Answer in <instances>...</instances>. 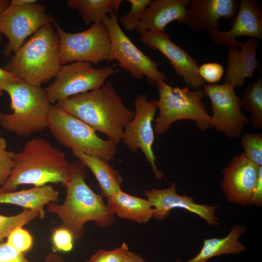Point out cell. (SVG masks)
Masks as SVG:
<instances>
[{"label":"cell","instance_id":"cell-2","mask_svg":"<svg viewBox=\"0 0 262 262\" xmlns=\"http://www.w3.org/2000/svg\"><path fill=\"white\" fill-rule=\"evenodd\" d=\"M56 104L95 131L105 133L109 140L116 145L122 140L125 126L134 115L110 82L100 88L74 95Z\"/></svg>","mask_w":262,"mask_h":262},{"label":"cell","instance_id":"cell-34","mask_svg":"<svg viewBox=\"0 0 262 262\" xmlns=\"http://www.w3.org/2000/svg\"><path fill=\"white\" fill-rule=\"evenodd\" d=\"M198 72L205 82L210 84H214L221 79L224 73V69L218 63H207L199 66Z\"/></svg>","mask_w":262,"mask_h":262},{"label":"cell","instance_id":"cell-17","mask_svg":"<svg viewBox=\"0 0 262 262\" xmlns=\"http://www.w3.org/2000/svg\"><path fill=\"white\" fill-rule=\"evenodd\" d=\"M240 1L236 0H191L187 6L186 24L193 32L218 31L221 18L232 24Z\"/></svg>","mask_w":262,"mask_h":262},{"label":"cell","instance_id":"cell-25","mask_svg":"<svg viewBox=\"0 0 262 262\" xmlns=\"http://www.w3.org/2000/svg\"><path fill=\"white\" fill-rule=\"evenodd\" d=\"M122 0H68L69 8L77 10L82 21L87 25L102 22L111 12H117Z\"/></svg>","mask_w":262,"mask_h":262},{"label":"cell","instance_id":"cell-27","mask_svg":"<svg viewBox=\"0 0 262 262\" xmlns=\"http://www.w3.org/2000/svg\"><path fill=\"white\" fill-rule=\"evenodd\" d=\"M39 216L38 212L28 209H24L21 213L14 215L0 214V241L7 237L15 229L22 227Z\"/></svg>","mask_w":262,"mask_h":262},{"label":"cell","instance_id":"cell-7","mask_svg":"<svg viewBox=\"0 0 262 262\" xmlns=\"http://www.w3.org/2000/svg\"><path fill=\"white\" fill-rule=\"evenodd\" d=\"M48 128L59 143L72 150L107 162L112 160L116 154L117 145L101 139L93 129L56 104L51 106L49 110Z\"/></svg>","mask_w":262,"mask_h":262},{"label":"cell","instance_id":"cell-20","mask_svg":"<svg viewBox=\"0 0 262 262\" xmlns=\"http://www.w3.org/2000/svg\"><path fill=\"white\" fill-rule=\"evenodd\" d=\"M259 43L258 39L251 38L245 43H239L240 51L229 47L225 82L230 83L234 87H242L246 78L253 77L258 65L256 52Z\"/></svg>","mask_w":262,"mask_h":262},{"label":"cell","instance_id":"cell-37","mask_svg":"<svg viewBox=\"0 0 262 262\" xmlns=\"http://www.w3.org/2000/svg\"><path fill=\"white\" fill-rule=\"evenodd\" d=\"M261 206L262 205V172L260 174L257 184L254 189L252 205Z\"/></svg>","mask_w":262,"mask_h":262},{"label":"cell","instance_id":"cell-10","mask_svg":"<svg viewBox=\"0 0 262 262\" xmlns=\"http://www.w3.org/2000/svg\"><path fill=\"white\" fill-rule=\"evenodd\" d=\"M115 65L95 68L91 63L75 62L62 65L53 82L45 89L51 103L101 87L106 79L118 72Z\"/></svg>","mask_w":262,"mask_h":262},{"label":"cell","instance_id":"cell-18","mask_svg":"<svg viewBox=\"0 0 262 262\" xmlns=\"http://www.w3.org/2000/svg\"><path fill=\"white\" fill-rule=\"evenodd\" d=\"M231 25L227 31H207L215 45H227L236 49L240 42L236 38L248 36L262 39V11L252 0L240 1L237 15Z\"/></svg>","mask_w":262,"mask_h":262},{"label":"cell","instance_id":"cell-32","mask_svg":"<svg viewBox=\"0 0 262 262\" xmlns=\"http://www.w3.org/2000/svg\"><path fill=\"white\" fill-rule=\"evenodd\" d=\"M7 242L18 251L23 253L32 247L33 237L26 229L18 227L8 235Z\"/></svg>","mask_w":262,"mask_h":262},{"label":"cell","instance_id":"cell-28","mask_svg":"<svg viewBox=\"0 0 262 262\" xmlns=\"http://www.w3.org/2000/svg\"><path fill=\"white\" fill-rule=\"evenodd\" d=\"M246 158L256 164L262 166V134L247 133L241 139Z\"/></svg>","mask_w":262,"mask_h":262},{"label":"cell","instance_id":"cell-16","mask_svg":"<svg viewBox=\"0 0 262 262\" xmlns=\"http://www.w3.org/2000/svg\"><path fill=\"white\" fill-rule=\"evenodd\" d=\"M176 186L173 181L167 188L145 191L144 195L154 209L153 218L159 221H163L169 216L172 209L179 208L197 214L209 225H219L218 218L215 215L217 206L197 204L192 196L178 194Z\"/></svg>","mask_w":262,"mask_h":262},{"label":"cell","instance_id":"cell-23","mask_svg":"<svg viewBox=\"0 0 262 262\" xmlns=\"http://www.w3.org/2000/svg\"><path fill=\"white\" fill-rule=\"evenodd\" d=\"M246 228L240 225H234L229 233L224 237L213 238L203 240L199 252L193 258L182 262L179 259L175 262H207L215 256L223 254H237L246 250V246L239 241Z\"/></svg>","mask_w":262,"mask_h":262},{"label":"cell","instance_id":"cell-29","mask_svg":"<svg viewBox=\"0 0 262 262\" xmlns=\"http://www.w3.org/2000/svg\"><path fill=\"white\" fill-rule=\"evenodd\" d=\"M127 1L131 4V9L127 14L119 17L118 22L127 31L136 30L143 14L151 0H128Z\"/></svg>","mask_w":262,"mask_h":262},{"label":"cell","instance_id":"cell-11","mask_svg":"<svg viewBox=\"0 0 262 262\" xmlns=\"http://www.w3.org/2000/svg\"><path fill=\"white\" fill-rule=\"evenodd\" d=\"M53 17L46 13L44 5L37 2L23 6H9L0 13V34L8 40L3 53L8 57L15 53L43 25L52 22Z\"/></svg>","mask_w":262,"mask_h":262},{"label":"cell","instance_id":"cell-30","mask_svg":"<svg viewBox=\"0 0 262 262\" xmlns=\"http://www.w3.org/2000/svg\"><path fill=\"white\" fill-rule=\"evenodd\" d=\"M128 250V245L123 243L111 250L99 249L84 262H123Z\"/></svg>","mask_w":262,"mask_h":262},{"label":"cell","instance_id":"cell-14","mask_svg":"<svg viewBox=\"0 0 262 262\" xmlns=\"http://www.w3.org/2000/svg\"><path fill=\"white\" fill-rule=\"evenodd\" d=\"M141 41L153 49H157L166 57L177 74L183 79L187 87L198 89L205 85L200 77L199 66L187 51L174 43L165 32H151L136 29Z\"/></svg>","mask_w":262,"mask_h":262},{"label":"cell","instance_id":"cell-22","mask_svg":"<svg viewBox=\"0 0 262 262\" xmlns=\"http://www.w3.org/2000/svg\"><path fill=\"white\" fill-rule=\"evenodd\" d=\"M106 204L115 215L141 224L148 222L154 213L147 199L129 195L121 189L107 198Z\"/></svg>","mask_w":262,"mask_h":262},{"label":"cell","instance_id":"cell-3","mask_svg":"<svg viewBox=\"0 0 262 262\" xmlns=\"http://www.w3.org/2000/svg\"><path fill=\"white\" fill-rule=\"evenodd\" d=\"M14 162L8 180L0 186V193L15 191L23 184L40 186L61 183L66 186L70 164L63 151L44 138L28 141L20 152L15 153Z\"/></svg>","mask_w":262,"mask_h":262},{"label":"cell","instance_id":"cell-15","mask_svg":"<svg viewBox=\"0 0 262 262\" xmlns=\"http://www.w3.org/2000/svg\"><path fill=\"white\" fill-rule=\"evenodd\" d=\"M262 172V166L250 161L244 153L235 156L222 171L221 187L227 200L252 205L253 192Z\"/></svg>","mask_w":262,"mask_h":262},{"label":"cell","instance_id":"cell-21","mask_svg":"<svg viewBox=\"0 0 262 262\" xmlns=\"http://www.w3.org/2000/svg\"><path fill=\"white\" fill-rule=\"evenodd\" d=\"M59 195V191L48 184L18 191L0 193V204H13L37 212L39 218L44 219V206L50 202L56 203Z\"/></svg>","mask_w":262,"mask_h":262},{"label":"cell","instance_id":"cell-38","mask_svg":"<svg viewBox=\"0 0 262 262\" xmlns=\"http://www.w3.org/2000/svg\"><path fill=\"white\" fill-rule=\"evenodd\" d=\"M123 262H146L139 254L135 252L127 251Z\"/></svg>","mask_w":262,"mask_h":262},{"label":"cell","instance_id":"cell-35","mask_svg":"<svg viewBox=\"0 0 262 262\" xmlns=\"http://www.w3.org/2000/svg\"><path fill=\"white\" fill-rule=\"evenodd\" d=\"M0 262H29L22 253L7 242L0 243Z\"/></svg>","mask_w":262,"mask_h":262},{"label":"cell","instance_id":"cell-5","mask_svg":"<svg viewBox=\"0 0 262 262\" xmlns=\"http://www.w3.org/2000/svg\"><path fill=\"white\" fill-rule=\"evenodd\" d=\"M12 113H0V125L17 135L28 137L48 128L51 107L45 89L23 81L5 85Z\"/></svg>","mask_w":262,"mask_h":262},{"label":"cell","instance_id":"cell-42","mask_svg":"<svg viewBox=\"0 0 262 262\" xmlns=\"http://www.w3.org/2000/svg\"><path fill=\"white\" fill-rule=\"evenodd\" d=\"M1 39H2V37H1V34H0V44L1 42Z\"/></svg>","mask_w":262,"mask_h":262},{"label":"cell","instance_id":"cell-40","mask_svg":"<svg viewBox=\"0 0 262 262\" xmlns=\"http://www.w3.org/2000/svg\"><path fill=\"white\" fill-rule=\"evenodd\" d=\"M37 2L36 0H11L10 4L14 6H23L33 4Z\"/></svg>","mask_w":262,"mask_h":262},{"label":"cell","instance_id":"cell-39","mask_svg":"<svg viewBox=\"0 0 262 262\" xmlns=\"http://www.w3.org/2000/svg\"><path fill=\"white\" fill-rule=\"evenodd\" d=\"M45 262H66L64 258L57 254L50 253L45 259Z\"/></svg>","mask_w":262,"mask_h":262},{"label":"cell","instance_id":"cell-9","mask_svg":"<svg viewBox=\"0 0 262 262\" xmlns=\"http://www.w3.org/2000/svg\"><path fill=\"white\" fill-rule=\"evenodd\" d=\"M109 34L110 51L109 62H119L122 68L137 79L146 76L148 83L156 85L166 79L158 64L141 51L123 32L118 22L117 12H111L103 19Z\"/></svg>","mask_w":262,"mask_h":262},{"label":"cell","instance_id":"cell-36","mask_svg":"<svg viewBox=\"0 0 262 262\" xmlns=\"http://www.w3.org/2000/svg\"><path fill=\"white\" fill-rule=\"evenodd\" d=\"M23 81L15 74L0 67V97L3 94V86L8 84L18 83Z\"/></svg>","mask_w":262,"mask_h":262},{"label":"cell","instance_id":"cell-33","mask_svg":"<svg viewBox=\"0 0 262 262\" xmlns=\"http://www.w3.org/2000/svg\"><path fill=\"white\" fill-rule=\"evenodd\" d=\"M73 237L66 229L61 226L56 229L52 235L53 251H69L73 248Z\"/></svg>","mask_w":262,"mask_h":262},{"label":"cell","instance_id":"cell-24","mask_svg":"<svg viewBox=\"0 0 262 262\" xmlns=\"http://www.w3.org/2000/svg\"><path fill=\"white\" fill-rule=\"evenodd\" d=\"M72 151L78 160L92 172L98 183L103 196L108 198L120 189L122 177L118 171L108 162L77 150Z\"/></svg>","mask_w":262,"mask_h":262},{"label":"cell","instance_id":"cell-1","mask_svg":"<svg viewBox=\"0 0 262 262\" xmlns=\"http://www.w3.org/2000/svg\"><path fill=\"white\" fill-rule=\"evenodd\" d=\"M70 165L65 201L62 204L49 203L47 211L56 214L61 220V226L78 240L83 236L86 222L94 221L99 228H107L115 220V215L104 202L103 196L95 193L86 184L83 164L78 160Z\"/></svg>","mask_w":262,"mask_h":262},{"label":"cell","instance_id":"cell-8","mask_svg":"<svg viewBox=\"0 0 262 262\" xmlns=\"http://www.w3.org/2000/svg\"><path fill=\"white\" fill-rule=\"evenodd\" d=\"M53 23L60 40L59 61L61 65L73 62L97 65L109 62L110 39L103 22L93 24L83 32L71 33L64 31L54 18Z\"/></svg>","mask_w":262,"mask_h":262},{"label":"cell","instance_id":"cell-6","mask_svg":"<svg viewBox=\"0 0 262 262\" xmlns=\"http://www.w3.org/2000/svg\"><path fill=\"white\" fill-rule=\"evenodd\" d=\"M156 85L159 94L156 102L160 114L154 131L158 134L165 133L174 122L180 120L195 121L198 129L203 132L213 127L212 116L203 102L206 96L204 90L172 86L161 81Z\"/></svg>","mask_w":262,"mask_h":262},{"label":"cell","instance_id":"cell-13","mask_svg":"<svg viewBox=\"0 0 262 262\" xmlns=\"http://www.w3.org/2000/svg\"><path fill=\"white\" fill-rule=\"evenodd\" d=\"M134 105V115L124 127L122 142L134 153L140 148L151 166L155 177L162 180L164 175L156 166L152 148L154 140L152 122L157 109L156 100H148L146 95L140 94L135 98Z\"/></svg>","mask_w":262,"mask_h":262},{"label":"cell","instance_id":"cell-19","mask_svg":"<svg viewBox=\"0 0 262 262\" xmlns=\"http://www.w3.org/2000/svg\"><path fill=\"white\" fill-rule=\"evenodd\" d=\"M190 0H151L145 9L137 29L151 32L164 33L167 25L173 21L186 24L187 20V7Z\"/></svg>","mask_w":262,"mask_h":262},{"label":"cell","instance_id":"cell-12","mask_svg":"<svg viewBox=\"0 0 262 262\" xmlns=\"http://www.w3.org/2000/svg\"><path fill=\"white\" fill-rule=\"evenodd\" d=\"M234 87L228 82L207 84L204 91L210 99L213 127L231 139H238L249 120L241 111L243 102L234 91Z\"/></svg>","mask_w":262,"mask_h":262},{"label":"cell","instance_id":"cell-26","mask_svg":"<svg viewBox=\"0 0 262 262\" xmlns=\"http://www.w3.org/2000/svg\"><path fill=\"white\" fill-rule=\"evenodd\" d=\"M243 106L250 113L253 127L262 128V79L260 75L255 82L246 85L241 98Z\"/></svg>","mask_w":262,"mask_h":262},{"label":"cell","instance_id":"cell-43","mask_svg":"<svg viewBox=\"0 0 262 262\" xmlns=\"http://www.w3.org/2000/svg\"></svg>","mask_w":262,"mask_h":262},{"label":"cell","instance_id":"cell-41","mask_svg":"<svg viewBox=\"0 0 262 262\" xmlns=\"http://www.w3.org/2000/svg\"><path fill=\"white\" fill-rule=\"evenodd\" d=\"M10 0H0V13L4 11L9 6Z\"/></svg>","mask_w":262,"mask_h":262},{"label":"cell","instance_id":"cell-31","mask_svg":"<svg viewBox=\"0 0 262 262\" xmlns=\"http://www.w3.org/2000/svg\"><path fill=\"white\" fill-rule=\"evenodd\" d=\"M0 131V185L8 180L14 167L15 153L7 150V142Z\"/></svg>","mask_w":262,"mask_h":262},{"label":"cell","instance_id":"cell-4","mask_svg":"<svg viewBox=\"0 0 262 262\" xmlns=\"http://www.w3.org/2000/svg\"><path fill=\"white\" fill-rule=\"evenodd\" d=\"M51 23L41 27L15 53L4 69L27 83L40 86L55 77L61 66L60 40Z\"/></svg>","mask_w":262,"mask_h":262}]
</instances>
